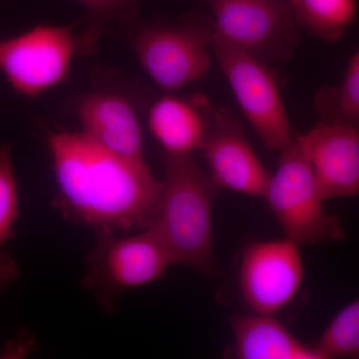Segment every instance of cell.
<instances>
[{"label": "cell", "instance_id": "obj_6", "mask_svg": "<svg viewBox=\"0 0 359 359\" xmlns=\"http://www.w3.org/2000/svg\"><path fill=\"white\" fill-rule=\"evenodd\" d=\"M215 33L266 65H283L294 55L301 27L290 0H205Z\"/></svg>", "mask_w": 359, "mask_h": 359}, {"label": "cell", "instance_id": "obj_13", "mask_svg": "<svg viewBox=\"0 0 359 359\" xmlns=\"http://www.w3.org/2000/svg\"><path fill=\"white\" fill-rule=\"evenodd\" d=\"M231 355L238 359H327L316 346L297 339L273 316L236 314Z\"/></svg>", "mask_w": 359, "mask_h": 359}, {"label": "cell", "instance_id": "obj_14", "mask_svg": "<svg viewBox=\"0 0 359 359\" xmlns=\"http://www.w3.org/2000/svg\"><path fill=\"white\" fill-rule=\"evenodd\" d=\"M149 127L165 154L193 155L204 144L207 121L200 102L165 96L149 112Z\"/></svg>", "mask_w": 359, "mask_h": 359}, {"label": "cell", "instance_id": "obj_19", "mask_svg": "<svg viewBox=\"0 0 359 359\" xmlns=\"http://www.w3.org/2000/svg\"><path fill=\"white\" fill-rule=\"evenodd\" d=\"M87 11L89 22L81 39L78 40V51L88 54L94 50L104 26L111 21L125 20L138 11L141 0H76Z\"/></svg>", "mask_w": 359, "mask_h": 359}, {"label": "cell", "instance_id": "obj_15", "mask_svg": "<svg viewBox=\"0 0 359 359\" xmlns=\"http://www.w3.org/2000/svg\"><path fill=\"white\" fill-rule=\"evenodd\" d=\"M20 217V197L13 163V146H0V295L16 283L20 266L4 250L15 236V224Z\"/></svg>", "mask_w": 359, "mask_h": 359}, {"label": "cell", "instance_id": "obj_18", "mask_svg": "<svg viewBox=\"0 0 359 359\" xmlns=\"http://www.w3.org/2000/svg\"><path fill=\"white\" fill-rule=\"evenodd\" d=\"M316 346L327 359H359V297L335 316Z\"/></svg>", "mask_w": 359, "mask_h": 359}, {"label": "cell", "instance_id": "obj_12", "mask_svg": "<svg viewBox=\"0 0 359 359\" xmlns=\"http://www.w3.org/2000/svg\"><path fill=\"white\" fill-rule=\"evenodd\" d=\"M75 113L91 140L116 155L147 164L140 123L124 97L108 92L87 94Z\"/></svg>", "mask_w": 359, "mask_h": 359}, {"label": "cell", "instance_id": "obj_7", "mask_svg": "<svg viewBox=\"0 0 359 359\" xmlns=\"http://www.w3.org/2000/svg\"><path fill=\"white\" fill-rule=\"evenodd\" d=\"M212 49L241 109L264 145L283 151L294 142L289 117L268 65L214 33Z\"/></svg>", "mask_w": 359, "mask_h": 359}, {"label": "cell", "instance_id": "obj_8", "mask_svg": "<svg viewBox=\"0 0 359 359\" xmlns=\"http://www.w3.org/2000/svg\"><path fill=\"white\" fill-rule=\"evenodd\" d=\"M73 27L40 25L0 40V71L16 92L34 98L65 81L78 51Z\"/></svg>", "mask_w": 359, "mask_h": 359}, {"label": "cell", "instance_id": "obj_11", "mask_svg": "<svg viewBox=\"0 0 359 359\" xmlns=\"http://www.w3.org/2000/svg\"><path fill=\"white\" fill-rule=\"evenodd\" d=\"M325 200L359 196V131L320 121L295 134Z\"/></svg>", "mask_w": 359, "mask_h": 359}, {"label": "cell", "instance_id": "obj_9", "mask_svg": "<svg viewBox=\"0 0 359 359\" xmlns=\"http://www.w3.org/2000/svg\"><path fill=\"white\" fill-rule=\"evenodd\" d=\"M304 280L299 245L289 238L245 245L238 285L252 313L275 316L294 301Z\"/></svg>", "mask_w": 359, "mask_h": 359}, {"label": "cell", "instance_id": "obj_5", "mask_svg": "<svg viewBox=\"0 0 359 359\" xmlns=\"http://www.w3.org/2000/svg\"><path fill=\"white\" fill-rule=\"evenodd\" d=\"M214 33L212 15L194 11L176 25L144 27L135 40V52L158 87L175 91L201 79L211 68Z\"/></svg>", "mask_w": 359, "mask_h": 359}, {"label": "cell", "instance_id": "obj_10", "mask_svg": "<svg viewBox=\"0 0 359 359\" xmlns=\"http://www.w3.org/2000/svg\"><path fill=\"white\" fill-rule=\"evenodd\" d=\"M199 102L207 121L201 150L210 176L222 190L264 198L271 174L250 145L242 123L226 108H214L204 99Z\"/></svg>", "mask_w": 359, "mask_h": 359}, {"label": "cell", "instance_id": "obj_2", "mask_svg": "<svg viewBox=\"0 0 359 359\" xmlns=\"http://www.w3.org/2000/svg\"><path fill=\"white\" fill-rule=\"evenodd\" d=\"M164 180L154 226L174 264L200 275L216 276L212 249V205L222 189L199 167L193 155L163 153Z\"/></svg>", "mask_w": 359, "mask_h": 359}, {"label": "cell", "instance_id": "obj_16", "mask_svg": "<svg viewBox=\"0 0 359 359\" xmlns=\"http://www.w3.org/2000/svg\"><path fill=\"white\" fill-rule=\"evenodd\" d=\"M301 29L311 36L334 43L353 25L358 0H290Z\"/></svg>", "mask_w": 359, "mask_h": 359}, {"label": "cell", "instance_id": "obj_1", "mask_svg": "<svg viewBox=\"0 0 359 359\" xmlns=\"http://www.w3.org/2000/svg\"><path fill=\"white\" fill-rule=\"evenodd\" d=\"M47 143L58 185L54 205L65 219L95 233L154 226L163 182L148 164L116 155L83 132H50Z\"/></svg>", "mask_w": 359, "mask_h": 359}, {"label": "cell", "instance_id": "obj_4", "mask_svg": "<svg viewBox=\"0 0 359 359\" xmlns=\"http://www.w3.org/2000/svg\"><path fill=\"white\" fill-rule=\"evenodd\" d=\"M264 199L285 238L299 247L346 240L339 217L325 210L313 169L295 139L280 151L278 170L271 174Z\"/></svg>", "mask_w": 359, "mask_h": 359}, {"label": "cell", "instance_id": "obj_17", "mask_svg": "<svg viewBox=\"0 0 359 359\" xmlns=\"http://www.w3.org/2000/svg\"><path fill=\"white\" fill-rule=\"evenodd\" d=\"M314 108L320 121L346 125L359 131V47L349 61L341 84L318 90Z\"/></svg>", "mask_w": 359, "mask_h": 359}, {"label": "cell", "instance_id": "obj_3", "mask_svg": "<svg viewBox=\"0 0 359 359\" xmlns=\"http://www.w3.org/2000/svg\"><path fill=\"white\" fill-rule=\"evenodd\" d=\"M173 259L155 226L132 236L100 231L86 261L82 287L108 313L125 292L161 280Z\"/></svg>", "mask_w": 359, "mask_h": 359}]
</instances>
